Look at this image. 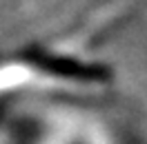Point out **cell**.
<instances>
[{"mask_svg": "<svg viewBox=\"0 0 147 144\" xmlns=\"http://www.w3.org/2000/svg\"><path fill=\"white\" fill-rule=\"evenodd\" d=\"M42 144H71V142L67 140L65 133H49L45 140H42Z\"/></svg>", "mask_w": 147, "mask_h": 144, "instance_id": "obj_1", "label": "cell"}]
</instances>
